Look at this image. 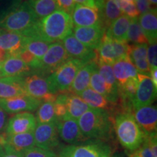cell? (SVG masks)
Here are the masks:
<instances>
[{
    "mask_svg": "<svg viewBox=\"0 0 157 157\" xmlns=\"http://www.w3.org/2000/svg\"><path fill=\"white\" fill-rule=\"evenodd\" d=\"M74 23L71 16L58 10L48 16L39 19L24 36L38 39L48 43L61 42L72 34Z\"/></svg>",
    "mask_w": 157,
    "mask_h": 157,
    "instance_id": "6da1fadb",
    "label": "cell"
},
{
    "mask_svg": "<svg viewBox=\"0 0 157 157\" xmlns=\"http://www.w3.org/2000/svg\"><path fill=\"white\" fill-rule=\"evenodd\" d=\"M38 20L27 0H16L0 12V29L25 35Z\"/></svg>",
    "mask_w": 157,
    "mask_h": 157,
    "instance_id": "7a4b0ae2",
    "label": "cell"
},
{
    "mask_svg": "<svg viewBox=\"0 0 157 157\" xmlns=\"http://www.w3.org/2000/svg\"><path fill=\"white\" fill-rule=\"evenodd\" d=\"M82 135L87 139L106 142L112 135V122L108 111L90 108L77 120Z\"/></svg>",
    "mask_w": 157,
    "mask_h": 157,
    "instance_id": "3957f363",
    "label": "cell"
},
{
    "mask_svg": "<svg viewBox=\"0 0 157 157\" xmlns=\"http://www.w3.org/2000/svg\"><path fill=\"white\" fill-rule=\"evenodd\" d=\"M114 129L119 143L129 151H137L146 137L132 112H118L114 119Z\"/></svg>",
    "mask_w": 157,
    "mask_h": 157,
    "instance_id": "277c9868",
    "label": "cell"
},
{
    "mask_svg": "<svg viewBox=\"0 0 157 157\" xmlns=\"http://www.w3.org/2000/svg\"><path fill=\"white\" fill-rule=\"evenodd\" d=\"M86 64L87 63L82 60L70 58L59 66L46 78L50 93L57 95L60 93L69 92L78 71Z\"/></svg>",
    "mask_w": 157,
    "mask_h": 157,
    "instance_id": "5b68a950",
    "label": "cell"
},
{
    "mask_svg": "<svg viewBox=\"0 0 157 157\" xmlns=\"http://www.w3.org/2000/svg\"><path fill=\"white\" fill-rule=\"evenodd\" d=\"M107 154H112V150L106 142L91 140L84 144L64 147L60 149L58 157H102Z\"/></svg>",
    "mask_w": 157,
    "mask_h": 157,
    "instance_id": "8992f818",
    "label": "cell"
},
{
    "mask_svg": "<svg viewBox=\"0 0 157 157\" xmlns=\"http://www.w3.org/2000/svg\"><path fill=\"white\" fill-rule=\"evenodd\" d=\"M129 44L119 42L104 34L101 45L97 50V61L112 65L119 59L129 56Z\"/></svg>",
    "mask_w": 157,
    "mask_h": 157,
    "instance_id": "52a82bcc",
    "label": "cell"
},
{
    "mask_svg": "<svg viewBox=\"0 0 157 157\" xmlns=\"http://www.w3.org/2000/svg\"><path fill=\"white\" fill-rule=\"evenodd\" d=\"M24 87L26 95L42 101L55 103L57 95L51 93L49 90L46 78L37 72L24 77Z\"/></svg>",
    "mask_w": 157,
    "mask_h": 157,
    "instance_id": "ba28073f",
    "label": "cell"
},
{
    "mask_svg": "<svg viewBox=\"0 0 157 157\" xmlns=\"http://www.w3.org/2000/svg\"><path fill=\"white\" fill-rule=\"evenodd\" d=\"M70 58L61 42L51 43L46 53L41 59L38 73L52 74Z\"/></svg>",
    "mask_w": 157,
    "mask_h": 157,
    "instance_id": "9c48e42d",
    "label": "cell"
},
{
    "mask_svg": "<svg viewBox=\"0 0 157 157\" xmlns=\"http://www.w3.org/2000/svg\"><path fill=\"white\" fill-rule=\"evenodd\" d=\"M137 80L138 84L132 102L133 111L141 107L151 105L156 98V87L153 84L150 76L139 74Z\"/></svg>",
    "mask_w": 157,
    "mask_h": 157,
    "instance_id": "30bf717a",
    "label": "cell"
},
{
    "mask_svg": "<svg viewBox=\"0 0 157 157\" xmlns=\"http://www.w3.org/2000/svg\"><path fill=\"white\" fill-rule=\"evenodd\" d=\"M35 146L53 151L60 145L56 122L36 124L34 131Z\"/></svg>",
    "mask_w": 157,
    "mask_h": 157,
    "instance_id": "8fae6325",
    "label": "cell"
},
{
    "mask_svg": "<svg viewBox=\"0 0 157 157\" xmlns=\"http://www.w3.org/2000/svg\"><path fill=\"white\" fill-rule=\"evenodd\" d=\"M56 127L59 137L68 144L76 145L87 140L82 135L77 120L68 117V115L58 119Z\"/></svg>",
    "mask_w": 157,
    "mask_h": 157,
    "instance_id": "7c38bea8",
    "label": "cell"
},
{
    "mask_svg": "<svg viewBox=\"0 0 157 157\" xmlns=\"http://www.w3.org/2000/svg\"><path fill=\"white\" fill-rule=\"evenodd\" d=\"M42 103L40 100L36 99L29 95L0 99V108L7 113H17L29 112L37 110Z\"/></svg>",
    "mask_w": 157,
    "mask_h": 157,
    "instance_id": "4fadbf2b",
    "label": "cell"
},
{
    "mask_svg": "<svg viewBox=\"0 0 157 157\" xmlns=\"http://www.w3.org/2000/svg\"><path fill=\"white\" fill-rule=\"evenodd\" d=\"M105 32L102 25L91 27H74L72 34L80 42L93 50H97Z\"/></svg>",
    "mask_w": 157,
    "mask_h": 157,
    "instance_id": "5bb4252c",
    "label": "cell"
},
{
    "mask_svg": "<svg viewBox=\"0 0 157 157\" xmlns=\"http://www.w3.org/2000/svg\"><path fill=\"white\" fill-rule=\"evenodd\" d=\"M63 44L71 58L77 59L85 63L97 61V54L95 50L88 48L71 34L63 40Z\"/></svg>",
    "mask_w": 157,
    "mask_h": 157,
    "instance_id": "9a60e30c",
    "label": "cell"
},
{
    "mask_svg": "<svg viewBox=\"0 0 157 157\" xmlns=\"http://www.w3.org/2000/svg\"><path fill=\"white\" fill-rule=\"evenodd\" d=\"M36 127V118L30 112L17 113L7 121L5 132L7 135H15L34 132Z\"/></svg>",
    "mask_w": 157,
    "mask_h": 157,
    "instance_id": "2e32d148",
    "label": "cell"
},
{
    "mask_svg": "<svg viewBox=\"0 0 157 157\" xmlns=\"http://www.w3.org/2000/svg\"><path fill=\"white\" fill-rule=\"evenodd\" d=\"M71 16L74 27H91L96 25L103 26L99 13L96 9L76 4Z\"/></svg>",
    "mask_w": 157,
    "mask_h": 157,
    "instance_id": "e0dca14e",
    "label": "cell"
},
{
    "mask_svg": "<svg viewBox=\"0 0 157 157\" xmlns=\"http://www.w3.org/2000/svg\"><path fill=\"white\" fill-rule=\"evenodd\" d=\"M56 101L63 103L67 109V115L76 120L90 109L89 105L79 96L71 92L60 93Z\"/></svg>",
    "mask_w": 157,
    "mask_h": 157,
    "instance_id": "ac0fdd59",
    "label": "cell"
},
{
    "mask_svg": "<svg viewBox=\"0 0 157 157\" xmlns=\"http://www.w3.org/2000/svg\"><path fill=\"white\" fill-rule=\"evenodd\" d=\"M133 116L145 134L156 132L157 109L156 106L148 105L134 110Z\"/></svg>",
    "mask_w": 157,
    "mask_h": 157,
    "instance_id": "d6986e66",
    "label": "cell"
},
{
    "mask_svg": "<svg viewBox=\"0 0 157 157\" xmlns=\"http://www.w3.org/2000/svg\"><path fill=\"white\" fill-rule=\"evenodd\" d=\"M27 95L23 76H2L0 78V99Z\"/></svg>",
    "mask_w": 157,
    "mask_h": 157,
    "instance_id": "ffe728a7",
    "label": "cell"
},
{
    "mask_svg": "<svg viewBox=\"0 0 157 157\" xmlns=\"http://www.w3.org/2000/svg\"><path fill=\"white\" fill-rule=\"evenodd\" d=\"M113 74L118 86L122 85L130 79L137 78L139 72L131 61L129 56L121 58L112 65Z\"/></svg>",
    "mask_w": 157,
    "mask_h": 157,
    "instance_id": "44dd1931",
    "label": "cell"
},
{
    "mask_svg": "<svg viewBox=\"0 0 157 157\" xmlns=\"http://www.w3.org/2000/svg\"><path fill=\"white\" fill-rule=\"evenodd\" d=\"M34 71L17 56H10L0 65L2 76H26Z\"/></svg>",
    "mask_w": 157,
    "mask_h": 157,
    "instance_id": "7402d4cb",
    "label": "cell"
},
{
    "mask_svg": "<svg viewBox=\"0 0 157 157\" xmlns=\"http://www.w3.org/2000/svg\"><path fill=\"white\" fill-rule=\"evenodd\" d=\"M24 35L0 29V48L8 52L10 56L19 54L24 48Z\"/></svg>",
    "mask_w": 157,
    "mask_h": 157,
    "instance_id": "603a6c76",
    "label": "cell"
},
{
    "mask_svg": "<svg viewBox=\"0 0 157 157\" xmlns=\"http://www.w3.org/2000/svg\"><path fill=\"white\" fill-rule=\"evenodd\" d=\"M148 44L129 45V58L139 74L150 76V67L147 59V47Z\"/></svg>",
    "mask_w": 157,
    "mask_h": 157,
    "instance_id": "cb8c5ba5",
    "label": "cell"
},
{
    "mask_svg": "<svg viewBox=\"0 0 157 157\" xmlns=\"http://www.w3.org/2000/svg\"><path fill=\"white\" fill-rule=\"evenodd\" d=\"M97 66V61H92L84 65L76 74L69 92L78 95L84 90L89 88L91 75Z\"/></svg>",
    "mask_w": 157,
    "mask_h": 157,
    "instance_id": "d4e9b609",
    "label": "cell"
},
{
    "mask_svg": "<svg viewBox=\"0 0 157 157\" xmlns=\"http://www.w3.org/2000/svg\"><path fill=\"white\" fill-rule=\"evenodd\" d=\"M131 20L130 17L122 14L110 24L105 30V34L109 38L119 42H127V31Z\"/></svg>",
    "mask_w": 157,
    "mask_h": 157,
    "instance_id": "484cf974",
    "label": "cell"
},
{
    "mask_svg": "<svg viewBox=\"0 0 157 157\" xmlns=\"http://www.w3.org/2000/svg\"><path fill=\"white\" fill-rule=\"evenodd\" d=\"M141 29L148 44L156 43L157 41V10L156 8L140 15L138 18Z\"/></svg>",
    "mask_w": 157,
    "mask_h": 157,
    "instance_id": "4316f807",
    "label": "cell"
},
{
    "mask_svg": "<svg viewBox=\"0 0 157 157\" xmlns=\"http://www.w3.org/2000/svg\"><path fill=\"white\" fill-rule=\"evenodd\" d=\"M92 109H103L105 111H113L116 104L109 102L105 97L89 87L78 95Z\"/></svg>",
    "mask_w": 157,
    "mask_h": 157,
    "instance_id": "83f0119b",
    "label": "cell"
},
{
    "mask_svg": "<svg viewBox=\"0 0 157 157\" xmlns=\"http://www.w3.org/2000/svg\"><path fill=\"white\" fill-rule=\"evenodd\" d=\"M6 142L7 145H8L16 151L21 153L25 149L35 146L34 132L7 135Z\"/></svg>",
    "mask_w": 157,
    "mask_h": 157,
    "instance_id": "f1b7e54d",
    "label": "cell"
},
{
    "mask_svg": "<svg viewBox=\"0 0 157 157\" xmlns=\"http://www.w3.org/2000/svg\"><path fill=\"white\" fill-rule=\"evenodd\" d=\"M90 86L91 89H93L95 92L101 94L103 97L106 98L109 102L113 104L117 103L118 100L116 99L114 96L112 95V93H111L109 87H108L106 83H105L103 78H102V76L98 73V66L94 69L93 74L91 75Z\"/></svg>",
    "mask_w": 157,
    "mask_h": 157,
    "instance_id": "f546056e",
    "label": "cell"
},
{
    "mask_svg": "<svg viewBox=\"0 0 157 157\" xmlns=\"http://www.w3.org/2000/svg\"><path fill=\"white\" fill-rule=\"evenodd\" d=\"M98 73L102 76L104 81L106 83L108 87L116 99L119 101V91H118V83L113 74L112 66L109 64L103 63L102 62L97 61Z\"/></svg>",
    "mask_w": 157,
    "mask_h": 157,
    "instance_id": "4dcf8cb0",
    "label": "cell"
},
{
    "mask_svg": "<svg viewBox=\"0 0 157 157\" xmlns=\"http://www.w3.org/2000/svg\"><path fill=\"white\" fill-rule=\"evenodd\" d=\"M27 2L38 19L48 16L59 10L56 0H27Z\"/></svg>",
    "mask_w": 157,
    "mask_h": 157,
    "instance_id": "1f68e13d",
    "label": "cell"
},
{
    "mask_svg": "<svg viewBox=\"0 0 157 157\" xmlns=\"http://www.w3.org/2000/svg\"><path fill=\"white\" fill-rule=\"evenodd\" d=\"M35 118L37 124L56 122L58 118L55 113L53 102H42L37 109L36 117Z\"/></svg>",
    "mask_w": 157,
    "mask_h": 157,
    "instance_id": "d6a6232c",
    "label": "cell"
},
{
    "mask_svg": "<svg viewBox=\"0 0 157 157\" xmlns=\"http://www.w3.org/2000/svg\"><path fill=\"white\" fill-rule=\"evenodd\" d=\"M50 44L40 39L25 36L24 48L39 60L46 53Z\"/></svg>",
    "mask_w": 157,
    "mask_h": 157,
    "instance_id": "836d02e7",
    "label": "cell"
},
{
    "mask_svg": "<svg viewBox=\"0 0 157 157\" xmlns=\"http://www.w3.org/2000/svg\"><path fill=\"white\" fill-rule=\"evenodd\" d=\"M128 42L134 44H148V40L141 29L138 17L131 20L127 31V42Z\"/></svg>",
    "mask_w": 157,
    "mask_h": 157,
    "instance_id": "e575fe53",
    "label": "cell"
},
{
    "mask_svg": "<svg viewBox=\"0 0 157 157\" xmlns=\"http://www.w3.org/2000/svg\"><path fill=\"white\" fill-rule=\"evenodd\" d=\"M23 157H57L56 153L52 151L45 150V149L33 146L25 149L21 152Z\"/></svg>",
    "mask_w": 157,
    "mask_h": 157,
    "instance_id": "d590c367",
    "label": "cell"
},
{
    "mask_svg": "<svg viewBox=\"0 0 157 157\" xmlns=\"http://www.w3.org/2000/svg\"><path fill=\"white\" fill-rule=\"evenodd\" d=\"M116 2L123 14L126 15L131 19L136 18L140 15V13L137 10L135 3L128 2L124 0H116Z\"/></svg>",
    "mask_w": 157,
    "mask_h": 157,
    "instance_id": "8d00e7d4",
    "label": "cell"
},
{
    "mask_svg": "<svg viewBox=\"0 0 157 157\" xmlns=\"http://www.w3.org/2000/svg\"><path fill=\"white\" fill-rule=\"evenodd\" d=\"M147 59L150 71L157 68V44H149L147 47Z\"/></svg>",
    "mask_w": 157,
    "mask_h": 157,
    "instance_id": "74e56055",
    "label": "cell"
},
{
    "mask_svg": "<svg viewBox=\"0 0 157 157\" xmlns=\"http://www.w3.org/2000/svg\"><path fill=\"white\" fill-rule=\"evenodd\" d=\"M56 2L59 10L64 11L70 15H71L76 5L74 0H56Z\"/></svg>",
    "mask_w": 157,
    "mask_h": 157,
    "instance_id": "f35d334b",
    "label": "cell"
},
{
    "mask_svg": "<svg viewBox=\"0 0 157 157\" xmlns=\"http://www.w3.org/2000/svg\"><path fill=\"white\" fill-rule=\"evenodd\" d=\"M136 151L139 157H154L152 154L150 146H149V143L148 139H147L146 135L142 144L137 148Z\"/></svg>",
    "mask_w": 157,
    "mask_h": 157,
    "instance_id": "ab89813d",
    "label": "cell"
},
{
    "mask_svg": "<svg viewBox=\"0 0 157 157\" xmlns=\"http://www.w3.org/2000/svg\"><path fill=\"white\" fill-rule=\"evenodd\" d=\"M134 3L140 15L144 14L147 12L151 10L152 9H154V7H152L148 0H135Z\"/></svg>",
    "mask_w": 157,
    "mask_h": 157,
    "instance_id": "60d3db41",
    "label": "cell"
},
{
    "mask_svg": "<svg viewBox=\"0 0 157 157\" xmlns=\"http://www.w3.org/2000/svg\"><path fill=\"white\" fill-rule=\"evenodd\" d=\"M54 111L56 113V117L58 119L62 118L67 115V109H66V105L61 102L56 101L54 103Z\"/></svg>",
    "mask_w": 157,
    "mask_h": 157,
    "instance_id": "b9f144b4",
    "label": "cell"
},
{
    "mask_svg": "<svg viewBox=\"0 0 157 157\" xmlns=\"http://www.w3.org/2000/svg\"><path fill=\"white\" fill-rule=\"evenodd\" d=\"M0 157H23L21 153L14 150L8 145L6 144L4 146L3 151L0 154Z\"/></svg>",
    "mask_w": 157,
    "mask_h": 157,
    "instance_id": "7bdbcfd3",
    "label": "cell"
},
{
    "mask_svg": "<svg viewBox=\"0 0 157 157\" xmlns=\"http://www.w3.org/2000/svg\"><path fill=\"white\" fill-rule=\"evenodd\" d=\"M7 123V114H6L5 111L0 108V133L5 132Z\"/></svg>",
    "mask_w": 157,
    "mask_h": 157,
    "instance_id": "ee69618b",
    "label": "cell"
},
{
    "mask_svg": "<svg viewBox=\"0 0 157 157\" xmlns=\"http://www.w3.org/2000/svg\"><path fill=\"white\" fill-rule=\"evenodd\" d=\"M74 2L75 3H77V5L98 10L97 7H96L95 0H74Z\"/></svg>",
    "mask_w": 157,
    "mask_h": 157,
    "instance_id": "f6af8a7d",
    "label": "cell"
},
{
    "mask_svg": "<svg viewBox=\"0 0 157 157\" xmlns=\"http://www.w3.org/2000/svg\"><path fill=\"white\" fill-rule=\"evenodd\" d=\"M150 78L153 84L157 88V68L150 71Z\"/></svg>",
    "mask_w": 157,
    "mask_h": 157,
    "instance_id": "bcb514c9",
    "label": "cell"
},
{
    "mask_svg": "<svg viewBox=\"0 0 157 157\" xmlns=\"http://www.w3.org/2000/svg\"><path fill=\"white\" fill-rule=\"evenodd\" d=\"M10 55L2 49L0 48V64L3 63L7 58H9Z\"/></svg>",
    "mask_w": 157,
    "mask_h": 157,
    "instance_id": "7dc6e473",
    "label": "cell"
},
{
    "mask_svg": "<svg viewBox=\"0 0 157 157\" xmlns=\"http://www.w3.org/2000/svg\"><path fill=\"white\" fill-rule=\"evenodd\" d=\"M148 2L151 3V5L156 6L157 0H148Z\"/></svg>",
    "mask_w": 157,
    "mask_h": 157,
    "instance_id": "c3c4849f",
    "label": "cell"
},
{
    "mask_svg": "<svg viewBox=\"0 0 157 157\" xmlns=\"http://www.w3.org/2000/svg\"><path fill=\"white\" fill-rule=\"evenodd\" d=\"M130 157H139L138 154H137V153L136 151H134V153H133V154H132V155H131Z\"/></svg>",
    "mask_w": 157,
    "mask_h": 157,
    "instance_id": "681fc988",
    "label": "cell"
},
{
    "mask_svg": "<svg viewBox=\"0 0 157 157\" xmlns=\"http://www.w3.org/2000/svg\"><path fill=\"white\" fill-rule=\"evenodd\" d=\"M111 156H112V154H107L103 155L102 157H111Z\"/></svg>",
    "mask_w": 157,
    "mask_h": 157,
    "instance_id": "f907efd6",
    "label": "cell"
},
{
    "mask_svg": "<svg viewBox=\"0 0 157 157\" xmlns=\"http://www.w3.org/2000/svg\"><path fill=\"white\" fill-rule=\"evenodd\" d=\"M3 148H4V146H0V154H2V152Z\"/></svg>",
    "mask_w": 157,
    "mask_h": 157,
    "instance_id": "816d5d0a",
    "label": "cell"
},
{
    "mask_svg": "<svg viewBox=\"0 0 157 157\" xmlns=\"http://www.w3.org/2000/svg\"><path fill=\"white\" fill-rule=\"evenodd\" d=\"M2 75L1 72H0V78H2Z\"/></svg>",
    "mask_w": 157,
    "mask_h": 157,
    "instance_id": "f5cc1de1",
    "label": "cell"
},
{
    "mask_svg": "<svg viewBox=\"0 0 157 157\" xmlns=\"http://www.w3.org/2000/svg\"><path fill=\"white\" fill-rule=\"evenodd\" d=\"M0 65H1V64H0Z\"/></svg>",
    "mask_w": 157,
    "mask_h": 157,
    "instance_id": "db71d44e",
    "label": "cell"
},
{
    "mask_svg": "<svg viewBox=\"0 0 157 157\" xmlns=\"http://www.w3.org/2000/svg\"><path fill=\"white\" fill-rule=\"evenodd\" d=\"M57 157H58V156H57Z\"/></svg>",
    "mask_w": 157,
    "mask_h": 157,
    "instance_id": "11a10c76",
    "label": "cell"
}]
</instances>
